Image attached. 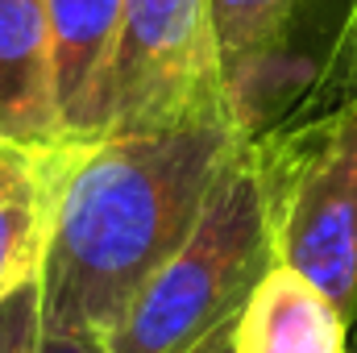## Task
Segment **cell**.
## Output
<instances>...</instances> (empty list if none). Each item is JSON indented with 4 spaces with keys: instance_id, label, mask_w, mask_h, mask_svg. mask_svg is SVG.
<instances>
[{
    "instance_id": "cell-11",
    "label": "cell",
    "mask_w": 357,
    "mask_h": 353,
    "mask_svg": "<svg viewBox=\"0 0 357 353\" xmlns=\"http://www.w3.org/2000/svg\"><path fill=\"white\" fill-rule=\"evenodd\" d=\"M328 80L337 96H357V0H349L345 21L337 29V46L328 54Z\"/></svg>"
},
{
    "instance_id": "cell-4",
    "label": "cell",
    "mask_w": 357,
    "mask_h": 353,
    "mask_svg": "<svg viewBox=\"0 0 357 353\" xmlns=\"http://www.w3.org/2000/svg\"><path fill=\"white\" fill-rule=\"evenodd\" d=\"M220 112L237 117L208 0H125L104 63L96 137L162 133Z\"/></svg>"
},
{
    "instance_id": "cell-13",
    "label": "cell",
    "mask_w": 357,
    "mask_h": 353,
    "mask_svg": "<svg viewBox=\"0 0 357 353\" xmlns=\"http://www.w3.org/2000/svg\"><path fill=\"white\" fill-rule=\"evenodd\" d=\"M354 333H357V329H354ZM354 353H357V350H354Z\"/></svg>"
},
{
    "instance_id": "cell-9",
    "label": "cell",
    "mask_w": 357,
    "mask_h": 353,
    "mask_svg": "<svg viewBox=\"0 0 357 353\" xmlns=\"http://www.w3.org/2000/svg\"><path fill=\"white\" fill-rule=\"evenodd\" d=\"M208 8H212V33H216L229 100L245 133H254L262 84L291 42L303 0H208Z\"/></svg>"
},
{
    "instance_id": "cell-10",
    "label": "cell",
    "mask_w": 357,
    "mask_h": 353,
    "mask_svg": "<svg viewBox=\"0 0 357 353\" xmlns=\"http://www.w3.org/2000/svg\"><path fill=\"white\" fill-rule=\"evenodd\" d=\"M42 350V283L29 278L0 299V353Z\"/></svg>"
},
{
    "instance_id": "cell-12",
    "label": "cell",
    "mask_w": 357,
    "mask_h": 353,
    "mask_svg": "<svg viewBox=\"0 0 357 353\" xmlns=\"http://www.w3.org/2000/svg\"><path fill=\"white\" fill-rule=\"evenodd\" d=\"M191 353H237V320H229V324H220L204 345H195Z\"/></svg>"
},
{
    "instance_id": "cell-3",
    "label": "cell",
    "mask_w": 357,
    "mask_h": 353,
    "mask_svg": "<svg viewBox=\"0 0 357 353\" xmlns=\"http://www.w3.org/2000/svg\"><path fill=\"white\" fill-rule=\"evenodd\" d=\"M274 262L320 287L357 329V96L250 133Z\"/></svg>"
},
{
    "instance_id": "cell-6",
    "label": "cell",
    "mask_w": 357,
    "mask_h": 353,
    "mask_svg": "<svg viewBox=\"0 0 357 353\" xmlns=\"http://www.w3.org/2000/svg\"><path fill=\"white\" fill-rule=\"evenodd\" d=\"M71 146L29 150L0 142V299L42 270Z\"/></svg>"
},
{
    "instance_id": "cell-8",
    "label": "cell",
    "mask_w": 357,
    "mask_h": 353,
    "mask_svg": "<svg viewBox=\"0 0 357 353\" xmlns=\"http://www.w3.org/2000/svg\"><path fill=\"white\" fill-rule=\"evenodd\" d=\"M54 38V84L71 142H96V104L104 63L121 25L125 0H46Z\"/></svg>"
},
{
    "instance_id": "cell-5",
    "label": "cell",
    "mask_w": 357,
    "mask_h": 353,
    "mask_svg": "<svg viewBox=\"0 0 357 353\" xmlns=\"http://www.w3.org/2000/svg\"><path fill=\"white\" fill-rule=\"evenodd\" d=\"M0 142L29 150L71 146L59 108L46 0H0Z\"/></svg>"
},
{
    "instance_id": "cell-7",
    "label": "cell",
    "mask_w": 357,
    "mask_h": 353,
    "mask_svg": "<svg viewBox=\"0 0 357 353\" xmlns=\"http://www.w3.org/2000/svg\"><path fill=\"white\" fill-rule=\"evenodd\" d=\"M337 303L287 266H270L237 316V353H349Z\"/></svg>"
},
{
    "instance_id": "cell-1",
    "label": "cell",
    "mask_w": 357,
    "mask_h": 353,
    "mask_svg": "<svg viewBox=\"0 0 357 353\" xmlns=\"http://www.w3.org/2000/svg\"><path fill=\"white\" fill-rule=\"evenodd\" d=\"M245 137V125L220 112L162 133L75 142L38 270L42 329L112 337L137 291L191 237Z\"/></svg>"
},
{
    "instance_id": "cell-2",
    "label": "cell",
    "mask_w": 357,
    "mask_h": 353,
    "mask_svg": "<svg viewBox=\"0 0 357 353\" xmlns=\"http://www.w3.org/2000/svg\"><path fill=\"white\" fill-rule=\"evenodd\" d=\"M274 266L262 183L250 137L233 150L191 237L137 291L108 353H191L220 324L237 320Z\"/></svg>"
}]
</instances>
